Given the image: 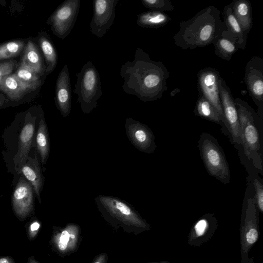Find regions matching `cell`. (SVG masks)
<instances>
[{
  "mask_svg": "<svg viewBox=\"0 0 263 263\" xmlns=\"http://www.w3.org/2000/svg\"><path fill=\"white\" fill-rule=\"evenodd\" d=\"M120 74L124 79V91L144 102L161 98L168 88L166 82L170 73L164 64L152 60L139 47L135 50L134 60L121 66Z\"/></svg>",
  "mask_w": 263,
  "mask_h": 263,
  "instance_id": "obj_1",
  "label": "cell"
},
{
  "mask_svg": "<svg viewBox=\"0 0 263 263\" xmlns=\"http://www.w3.org/2000/svg\"><path fill=\"white\" fill-rule=\"evenodd\" d=\"M240 125V144L237 148L241 163L248 174L263 175V120L243 100L235 99Z\"/></svg>",
  "mask_w": 263,
  "mask_h": 263,
  "instance_id": "obj_2",
  "label": "cell"
},
{
  "mask_svg": "<svg viewBox=\"0 0 263 263\" xmlns=\"http://www.w3.org/2000/svg\"><path fill=\"white\" fill-rule=\"evenodd\" d=\"M221 13L216 7L209 6L181 22L179 30L173 36L175 45L183 50H192L213 44L226 30Z\"/></svg>",
  "mask_w": 263,
  "mask_h": 263,
  "instance_id": "obj_3",
  "label": "cell"
},
{
  "mask_svg": "<svg viewBox=\"0 0 263 263\" xmlns=\"http://www.w3.org/2000/svg\"><path fill=\"white\" fill-rule=\"evenodd\" d=\"M95 201L102 218L114 229L135 235L150 230V225L127 201L104 195H98Z\"/></svg>",
  "mask_w": 263,
  "mask_h": 263,
  "instance_id": "obj_4",
  "label": "cell"
},
{
  "mask_svg": "<svg viewBox=\"0 0 263 263\" xmlns=\"http://www.w3.org/2000/svg\"><path fill=\"white\" fill-rule=\"evenodd\" d=\"M259 236V211L255 203L252 184L247 178L240 226L241 263H254L248 255Z\"/></svg>",
  "mask_w": 263,
  "mask_h": 263,
  "instance_id": "obj_5",
  "label": "cell"
},
{
  "mask_svg": "<svg viewBox=\"0 0 263 263\" xmlns=\"http://www.w3.org/2000/svg\"><path fill=\"white\" fill-rule=\"evenodd\" d=\"M77 80L73 92L84 114L90 113L98 106L102 95L100 77L91 61H88L76 74Z\"/></svg>",
  "mask_w": 263,
  "mask_h": 263,
  "instance_id": "obj_6",
  "label": "cell"
},
{
  "mask_svg": "<svg viewBox=\"0 0 263 263\" xmlns=\"http://www.w3.org/2000/svg\"><path fill=\"white\" fill-rule=\"evenodd\" d=\"M200 155L208 174L224 184L230 183V170L218 141L208 133L201 134L198 141Z\"/></svg>",
  "mask_w": 263,
  "mask_h": 263,
  "instance_id": "obj_7",
  "label": "cell"
},
{
  "mask_svg": "<svg viewBox=\"0 0 263 263\" xmlns=\"http://www.w3.org/2000/svg\"><path fill=\"white\" fill-rule=\"evenodd\" d=\"M80 0H66L58 6L48 20L53 34L66 38L75 25L80 8Z\"/></svg>",
  "mask_w": 263,
  "mask_h": 263,
  "instance_id": "obj_8",
  "label": "cell"
},
{
  "mask_svg": "<svg viewBox=\"0 0 263 263\" xmlns=\"http://www.w3.org/2000/svg\"><path fill=\"white\" fill-rule=\"evenodd\" d=\"M219 89L227 136L230 142L237 149L240 144V125L235 99L222 77L219 79Z\"/></svg>",
  "mask_w": 263,
  "mask_h": 263,
  "instance_id": "obj_9",
  "label": "cell"
},
{
  "mask_svg": "<svg viewBox=\"0 0 263 263\" xmlns=\"http://www.w3.org/2000/svg\"><path fill=\"white\" fill-rule=\"evenodd\" d=\"M245 82L248 91L254 103L257 106V114L263 120V59L253 57L247 63L245 72Z\"/></svg>",
  "mask_w": 263,
  "mask_h": 263,
  "instance_id": "obj_10",
  "label": "cell"
},
{
  "mask_svg": "<svg viewBox=\"0 0 263 263\" xmlns=\"http://www.w3.org/2000/svg\"><path fill=\"white\" fill-rule=\"evenodd\" d=\"M219 71L215 68L207 67L197 73V90L199 95L202 96L214 106L221 116L227 135L219 89L220 78Z\"/></svg>",
  "mask_w": 263,
  "mask_h": 263,
  "instance_id": "obj_11",
  "label": "cell"
},
{
  "mask_svg": "<svg viewBox=\"0 0 263 263\" xmlns=\"http://www.w3.org/2000/svg\"><path fill=\"white\" fill-rule=\"evenodd\" d=\"M81 230L74 223H68L65 227H53L50 243L53 251L64 256L76 251L80 243Z\"/></svg>",
  "mask_w": 263,
  "mask_h": 263,
  "instance_id": "obj_12",
  "label": "cell"
},
{
  "mask_svg": "<svg viewBox=\"0 0 263 263\" xmlns=\"http://www.w3.org/2000/svg\"><path fill=\"white\" fill-rule=\"evenodd\" d=\"M119 0H94L93 16L90 23L91 33L103 37L112 25L116 16L115 8Z\"/></svg>",
  "mask_w": 263,
  "mask_h": 263,
  "instance_id": "obj_13",
  "label": "cell"
},
{
  "mask_svg": "<svg viewBox=\"0 0 263 263\" xmlns=\"http://www.w3.org/2000/svg\"><path fill=\"white\" fill-rule=\"evenodd\" d=\"M124 127L128 140L138 150L149 154L155 152V136L147 125L129 117L125 119Z\"/></svg>",
  "mask_w": 263,
  "mask_h": 263,
  "instance_id": "obj_14",
  "label": "cell"
},
{
  "mask_svg": "<svg viewBox=\"0 0 263 263\" xmlns=\"http://www.w3.org/2000/svg\"><path fill=\"white\" fill-rule=\"evenodd\" d=\"M34 191L31 184L21 176L12 196V207L15 216L23 222L34 213Z\"/></svg>",
  "mask_w": 263,
  "mask_h": 263,
  "instance_id": "obj_15",
  "label": "cell"
},
{
  "mask_svg": "<svg viewBox=\"0 0 263 263\" xmlns=\"http://www.w3.org/2000/svg\"><path fill=\"white\" fill-rule=\"evenodd\" d=\"M71 98L69 70L65 65L57 80L54 98L57 108L64 117H68L71 112Z\"/></svg>",
  "mask_w": 263,
  "mask_h": 263,
  "instance_id": "obj_16",
  "label": "cell"
},
{
  "mask_svg": "<svg viewBox=\"0 0 263 263\" xmlns=\"http://www.w3.org/2000/svg\"><path fill=\"white\" fill-rule=\"evenodd\" d=\"M217 220L212 213H207L201 217L192 227L189 234L188 243L199 247L206 242L213 235L217 228Z\"/></svg>",
  "mask_w": 263,
  "mask_h": 263,
  "instance_id": "obj_17",
  "label": "cell"
},
{
  "mask_svg": "<svg viewBox=\"0 0 263 263\" xmlns=\"http://www.w3.org/2000/svg\"><path fill=\"white\" fill-rule=\"evenodd\" d=\"M222 14L226 30L222 32L221 36L234 42L239 49L244 50L248 37L245 35L241 27L233 13L232 3L224 6Z\"/></svg>",
  "mask_w": 263,
  "mask_h": 263,
  "instance_id": "obj_18",
  "label": "cell"
},
{
  "mask_svg": "<svg viewBox=\"0 0 263 263\" xmlns=\"http://www.w3.org/2000/svg\"><path fill=\"white\" fill-rule=\"evenodd\" d=\"M30 117L28 115L26 116L25 124L19 136L18 152L14 158L15 166L18 173L22 165L26 162L32 146L35 122L34 119Z\"/></svg>",
  "mask_w": 263,
  "mask_h": 263,
  "instance_id": "obj_19",
  "label": "cell"
},
{
  "mask_svg": "<svg viewBox=\"0 0 263 263\" xmlns=\"http://www.w3.org/2000/svg\"><path fill=\"white\" fill-rule=\"evenodd\" d=\"M31 184L34 193L40 203H41V193L42 191L44 178L41 167L35 154L34 157H28L26 162L21 167L20 172Z\"/></svg>",
  "mask_w": 263,
  "mask_h": 263,
  "instance_id": "obj_20",
  "label": "cell"
},
{
  "mask_svg": "<svg viewBox=\"0 0 263 263\" xmlns=\"http://www.w3.org/2000/svg\"><path fill=\"white\" fill-rule=\"evenodd\" d=\"M21 64L32 70L40 77L46 74V66L39 49L31 41L26 44L21 60Z\"/></svg>",
  "mask_w": 263,
  "mask_h": 263,
  "instance_id": "obj_21",
  "label": "cell"
},
{
  "mask_svg": "<svg viewBox=\"0 0 263 263\" xmlns=\"http://www.w3.org/2000/svg\"><path fill=\"white\" fill-rule=\"evenodd\" d=\"M232 3L233 13L248 37L253 25L251 3L248 0H234Z\"/></svg>",
  "mask_w": 263,
  "mask_h": 263,
  "instance_id": "obj_22",
  "label": "cell"
},
{
  "mask_svg": "<svg viewBox=\"0 0 263 263\" xmlns=\"http://www.w3.org/2000/svg\"><path fill=\"white\" fill-rule=\"evenodd\" d=\"M0 90L12 101H18L29 92L14 73L5 77L0 81Z\"/></svg>",
  "mask_w": 263,
  "mask_h": 263,
  "instance_id": "obj_23",
  "label": "cell"
},
{
  "mask_svg": "<svg viewBox=\"0 0 263 263\" xmlns=\"http://www.w3.org/2000/svg\"><path fill=\"white\" fill-rule=\"evenodd\" d=\"M194 112L196 116L219 124L225 134L223 120L216 108L204 97L198 95Z\"/></svg>",
  "mask_w": 263,
  "mask_h": 263,
  "instance_id": "obj_24",
  "label": "cell"
},
{
  "mask_svg": "<svg viewBox=\"0 0 263 263\" xmlns=\"http://www.w3.org/2000/svg\"><path fill=\"white\" fill-rule=\"evenodd\" d=\"M171 20V17L163 12L148 10L138 14L136 22L140 27L154 29L164 26Z\"/></svg>",
  "mask_w": 263,
  "mask_h": 263,
  "instance_id": "obj_25",
  "label": "cell"
},
{
  "mask_svg": "<svg viewBox=\"0 0 263 263\" xmlns=\"http://www.w3.org/2000/svg\"><path fill=\"white\" fill-rule=\"evenodd\" d=\"M35 142L37 150L40 155L41 162L42 164H45L50 152V140L48 128L43 114L39 120Z\"/></svg>",
  "mask_w": 263,
  "mask_h": 263,
  "instance_id": "obj_26",
  "label": "cell"
},
{
  "mask_svg": "<svg viewBox=\"0 0 263 263\" xmlns=\"http://www.w3.org/2000/svg\"><path fill=\"white\" fill-rule=\"evenodd\" d=\"M39 44L46 63V74H50L55 69L58 62V55L49 36L42 33L39 37Z\"/></svg>",
  "mask_w": 263,
  "mask_h": 263,
  "instance_id": "obj_27",
  "label": "cell"
},
{
  "mask_svg": "<svg viewBox=\"0 0 263 263\" xmlns=\"http://www.w3.org/2000/svg\"><path fill=\"white\" fill-rule=\"evenodd\" d=\"M14 74L29 91L35 90L41 84V77L22 64Z\"/></svg>",
  "mask_w": 263,
  "mask_h": 263,
  "instance_id": "obj_28",
  "label": "cell"
},
{
  "mask_svg": "<svg viewBox=\"0 0 263 263\" xmlns=\"http://www.w3.org/2000/svg\"><path fill=\"white\" fill-rule=\"evenodd\" d=\"M213 45L215 55L227 61H229L232 55L239 50L234 42L222 36L219 37Z\"/></svg>",
  "mask_w": 263,
  "mask_h": 263,
  "instance_id": "obj_29",
  "label": "cell"
},
{
  "mask_svg": "<svg viewBox=\"0 0 263 263\" xmlns=\"http://www.w3.org/2000/svg\"><path fill=\"white\" fill-rule=\"evenodd\" d=\"M247 178L250 181L254 192V197L257 208L263 213V179L257 173L248 174Z\"/></svg>",
  "mask_w": 263,
  "mask_h": 263,
  "instance_id": "obj_30",
  "label": "cell"
},
{
  "mask_svg": "<svg viewBox=\"0 0 263 263\" xmlns=\"http://www.w3.org/2000/svg\"><path fill=\"white\" fill-rule=\"evenodd\" d=\"M24 43L22 41L7 42L0 46V60L17 56L23 50Z\"/></svg>",
  "mask_w": 263,
  "mask_h": 263,
  "instance_id": "obj_31",
  "label": "cell"
},
{
  "mask_svg": "<svg viewBox=\"0 0 263 263\" xmlns=\"http://www.w3.org/2000/svg\"><path fill=\"white\" fill-rule=\"evenodd\" d=\"M142 5L149 10L170 11L174 6L170 0H141Z\"/></svg>",
  "mask_w": 263,
  "mask_h": 263,
  "instance_id": "obj_32",
  "label": "cell"
},
{
  "mask_svg": "<svg viewBox=\"0 0 263 263\" xmlns=\"http://www.w3.org/2000/svg\"><path fill=\"white\" fill-rule=\"evenodd\" d=\"M41 228V222L36 217H32L26 225L27 237L29 240L33 241L35 239Z\"/></svg>",
  "mask_w": 263,
  "mask_h": 263,
  "instance_id": "obj_33",
  "label": "cell"
},
{
  "mask_svg": "<svg viewBox=\"0 0 263 263\" xmlns=\"http://www.w3.org/2000/svg\"><path fill=\"white\" fill-rule=\"evenodd\" d=\"M15 61L11 60L0 63V81L5 77L12 73Z\"/></svg>",
  "mask_w": 263,
  "mask_h": 263,
  "instance_id": "obj_34",
  "label": "cell"
},
{
  "mask_svg": "<svg viewBox=\"0 0 263 263\" xmlns=\"http://www.w3.org/2000/svg\"><path fill=\"white\" fill-rule=\"evenodd\" d=\"M108 259V255L106 253H102L96 256L92 263H107Z\"/></svg>",
  "mask_w": 263,
  "mask_h": 263,
  "instance_id": "obj_35",
  "label": "cell"
},
{
  "mask_svg": "<svg viewBox=\"0 0 263 263\" xmlns=\"http://www.w3.org/2000/svg\"><path fill=\"white\" fill-rule=\"evenodd\" d=\"M0 263H15L14 259L10 256H0Z\"/></svg>",
  "mask_w": 263,
  "mask_h": 263,
  "instance_id": "obj_36",
  "label": "cell"
},
{
  "mask_svg": "<svg viewBox=\"0 0 263 263\" xmlns=\"http://www.w3.org/2000/svg\"><path fill=\"white\" fill-rule=\"evenodd\" d=\"M27 263H41L39 261L36 260L34 256L32 255L28 257Z\"/></svg>",
  "mask_w": 263,
  "mask_h": 263,
  "instance_id": "obj_37",
  "label": "cell"
},
{
  "mask_svg": "<svg viewBox=\"0 0 263 263\" xmlns=\"http://www.w3.org/2000/svg\"><path fill=\"white\" fill-rule=\"evenodd\" d=\"M5 102V97L3 95L0 93V106H2Z\"/></svg>",
  "mask_w": 263,
  "mask_h": 263,
  "instance_id": "obj_38",
  "label": "cell"
},
{
  "mask_svg": "<svg viewBox=\"0 0 263 263\" xmlns=\"http://www.w3.org/2000/svg\"><path fill=\"white\" fill-rule=\"evenodd\" d=\"M146 263H170L167 261H161V262H146Z\"/></svg>",
  "mask_w": 263,
  "mask_h": 263,
  "instance_id": "obj_39",
  "label": "cell"
},
{
  "mask_svg": "<svg viewBox=\"0 0 263 263\" xmlns=\"http://www.w3.org/2000/svg\"><path fill=\"white\" fill-rule=\"evenodd\" d=\"M262 263H263V262H262Z\"/></svg>",
  "mask_w": 263,
  "mask_h": 263,
  "instance_id": "obj_40",
  "label": "cell"
}]
</instances>
